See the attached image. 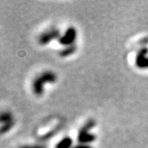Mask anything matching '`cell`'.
I'll use <instances>...</instances> for the list:
<instances>
[{"mask_svg": "<svg viewBox=\"0 0 148 148\" xmlns=\"http://www.w3.org/2000/svg\"><path fill=\"white\" fill-rule=\"evenodd\" d=\"M57 80L56 74L52 71H46L35 78L32 83V91L35 96L41 97L44 94V87L47 83H55Z\"/></svg>", "mask_w": 148, "mask_h": 148, "instance_id": "cell-1", "label": "cell"}, {"mask_svg": "<svg viewBox=\"0 0 148 148\" xmlns=\"http://www.w3.org/2000/svg\"><path fill=\"white\" fill-rule=\"evenodd\" d=\"M15 125V119L12 112H0V135H5L11 131Z\"/></svg>", "mask_w": 148, "mask_h": 148, "instance_id": "cell-2", "label": "cell"}, {"mask_svg": "<svg viewBox=\"0 0 148 148\" xmlns=\"http://www.w3.org/2000/svg\"><path fill=\"white\" fill-rule=\"evenodd\" d=\"M95 125H96V122L94 121H89L82 127L78 136L79 142H80L81 144L88 145V143H91L94 140H96V136L89 133V130L92 129Z\"/></svg>", "mask_w": 148, "mask_h": 148, "instance_id": "cell-3", "label": "cell"}, {"mask_svg": "<svg viewBox=\"0 0 148 148\" xmlns=\"http://www.w3.org/2000/svg\"><path fill=\"white\" fill-rule=\"evenodd\" d=\"M59 38H60V31L57 29H50L39 36L38 42L40 45L45 46L49 44V42H51L52 40Z\"/></svg>", "mask_w": 148, "mask_h": 148, "instance_id": "cell-4", "label": "cell"}, {"mask_svg": "<svg viewBox=\"0 0 148 148\" xmlns=\"http://www.w3.org/2000/svg\"><path fill=\"white\" fill-rule=\"evenodd\" d=\"M76 38H77V30L74 27H70L65 31L64 35L59 38V43L63 46L69 47L74 43V41L76 40Z\"/></svg>", "mask_w": 148, "mask_h": 148, "instance_id": "cell-5", "label": "cell"}, {"mask_svg": "<svg viewBox=\"0 0 148 148\" xmlns=\"http://www.w3.org/2000/svg\"><path fill=\"white\" fill-rule=\"evenodd\" d=\"M148 50L147 48L141 49L136 55V65L140 69H148Z\"/></svg>", "mask_w": 148, "mask_h": 148, "instance_id": "cell-6", "label": "cell"}, {"mask_svg": "<svg viewBox=\"0 0 148 148\" xmlns=\"http://www.w3.org/2000/svg\"><path fill=\"white\" fill-rule=\"evenodd\" d=\"M72 144V140L70 137H65L62 140H61L56 146V148H71Z\"/></svg>", "mask_w": 148, "mask_h": 148, "instance_id": "cell-7", "label": "cell"}, {"mask_svg": "<svg viewBox=\"0 0 148 148\" xmlns=\"http://www.w3.org/2000/svg\"><path fill=\"white\" fill-rule=\"evenodd\" d=\"M75 49H76V47L75 46H69L67 47L65 49H63L62 51H61L60 55L62 56V57H65V56H68L70 55H72L74 52H75Z\"/></svg>", "mask_w": 148, "mask_h": 148, "instance_id": "cell-8", "label": "cell"}, {"mask_svg": "<svg viewBox=\"0 0 148 148\" xmlns=\"http://www.w3.org/2000/svg\"><path fill=\"white\" fill-rule=\"evenodd\" d=\"M19 148H46L42 145H24Z\"/></svg>", "mask_w": 148, "mask_h": 148, "instance_id": "cell-9", "label": "cell"}, {"mask_svg": "<svg viewBox=\"0 0 148 148\" xmlns=\"http://www.w3.org/2000/svg\"><path fill=\"white\" fill-rule=\"evenodd\" d=\"M72 148H92L89 145H86V144H80V145H78L76 146H74Z\"/></svg>", "mask_w": 148, "mask_h": 148, "instance_id": "cell-10", "label": "cell"}]
</instances>
